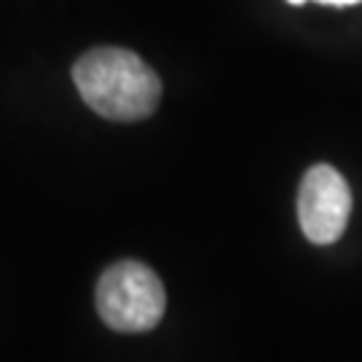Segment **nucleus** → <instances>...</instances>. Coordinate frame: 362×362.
I'll return each mask as SVG.
<instances>
[{
	"mask_svg": "<svg viewBox=\"0 0 362 362\" xmlns=\"http://www.w3.org/2000/svg\"><path fill=\"white\" fill-rule=\"evenodd\" d=\"M81 100L107 121H143L153 116L161 100V78L140 54L118 46L86 52L73 65Z\"/></svg>",
	"mask_w": 362,
	"mask_h": 362,
	"instance_id": "obj_1",
	"label": "nucleus"
},
{
	"mask_svg": "<svg viewBox=\"0 0 362 362\" xmlns=\"http://www.w3.org/2000/svg\"><path fill=\"white\" fill-rule=\"evenodd\" d=\"M97 311L118 333H148L164 320L167 290L158 274L140 260H118L97 282Z\"/></svg>",
	"mask_w": 362,
	"mask_h": 362,
	"instance_id": "obj_2",
	"label": "nucleus"
},
{
	"mask_svg": "<svg viewBox=\"0 0 362 362\" xmlns=\"http://www.w3.org/2000/svg\"><path fill=\"white\" fill-rule=\"evenodd\" d=\"M290 6H303V3H309V0H287ZM317 3H325V6H357L362 0H317Z\"/></svg>",
	"mask_w": 362,
	"mask_h": 362,
	"instance_id": "obj_4",
	"label": "nucleus"
},
{
	"mask_svg": "<svg viewBox=\"0 0 362 362\" xmlns=\"http://www.w3.org/2000/svg\"><path fill=\"white\" fill-rule=\"evenodd\" d=\"M351 191L344 175L330 164H314L298 188V223L311 245H333L346 231Z\"/></svg>",
	"mask_w": 362,
	"mask_h": 362,
	"instance_id": "obj_3",
	"label": "nucleus"
}]
</instances>
